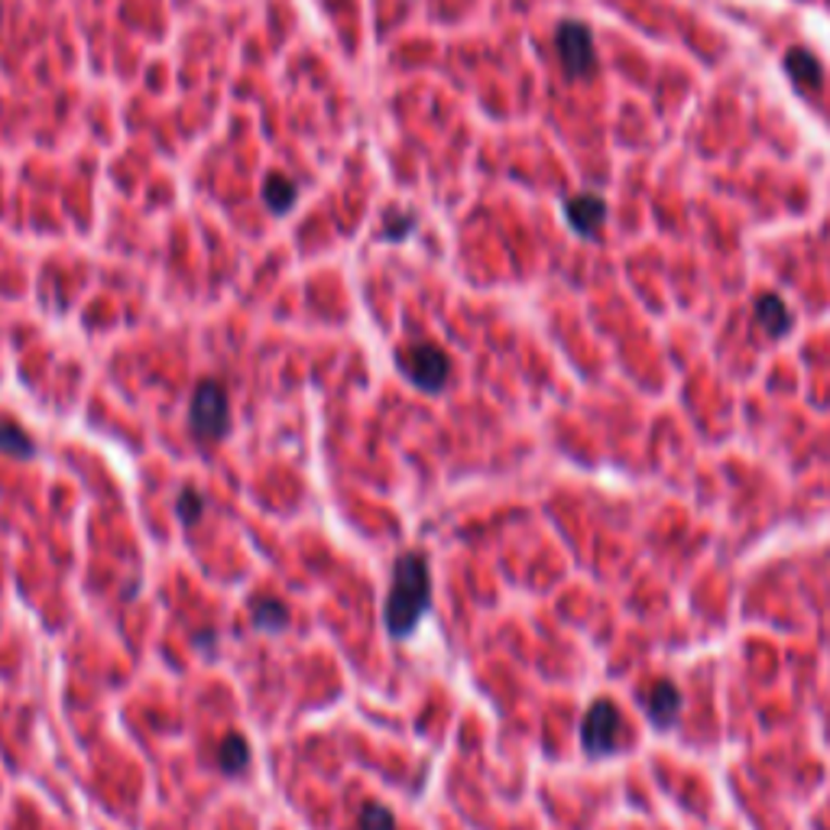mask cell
<instances>
[{
  "mask_svg": "<svg viewBox=\"0 0 830 830\" xmlns=\"http://www.w3.org/2000/svg\"><path fill=\"white\" fill-rule=\"evenodd\" d=\"M0 451L16 454V457H29V454L36 451V444H33V438H29L20 425L0 422Z\"/></svg>",
  "mask_w": 830,
  "mask_h": 830,
  "instance_id": "cell-13",
  "label": "cell"
},
{
  "mask_svg": "<svg viewBox=\"0 0 830 830\" xmlns=\"http://www.w3.org/2000/svg\"><path fill=\"white\" fill-rule=\"evenodd\" d=\"M756 322L772 338H782V335L792 331V312L779 295H759L756 299Z\"/></svg>",
  "mask_w": 830,
  "mask_h": 830,
  "instance_id": "cell-8",
  "label": "cell"
},
{
  "mask_svg": "<svg viewBox=\"0 0 830 830\" xmlns=\"http://www.w3.org/2000/svg\"><path fill=\"white\" fill-rule=\"evenodd\" d=\"M253 622L260 629H282L289 622V611H286V604H279L273 598H260V601H253Z\"/></svg>",
  "mask_w": 830,
  "mask_h": 830,
  "instance_id": "cell-12",
  "label": "cell"
},
{
  "mask_svg": "<svg viewBox=\"0 0 830 830\" xmlns=\"http://www.w3.org/2000/svg\"><path fill=\"white\" fill-rule=\"evenodd\" d=\"M565 214H568V224H571L581 237H594V234L601 230L604 217H607V205H604V199L584 192V196L568 199Z\"/></svg>",
  "mask_w": 830,
  "mask_h": 830,
  "instance_id": "cell-7",
  "label": "cell"
},
{
  "mask_svg": "<svg viewBox=\"0 0 830 830\" xmlns=\"http://www.w3.org/2000/svg\"><path fill=\"white\" fill-rule=\"evenodd\" d=\"M555 46H558L562 65H565V72H568L571 78H588V75H594V68H598V49H594L591 29H588L581 20H565V23L558 26Z\"/></svg>",
  "mask_w": 830,
  "mask_h": 830,
  "instance_id": "cell-5",
  "label": "cell"
},
{
  "mask_svg": "<svg viewBox=\"0 0 830 830\" xmlns=\"http://www.w3.org/2000/svg\"><path fill=\"white\" fill-rule=\"evenodd\" d=\"M192 431L205 441H217L227 435L230 428V403H227V390L217 380H202L196 397H192V410H189Z\"/></svg>",
  "mask_w": 830,
  "mask_h": 830,
  "instance_id": "cell-3",
  "label": "cell"
},
{
  "mask_svg": "<svg viewBox=\"0 0 830 830\" xmlns=\"http://www.w3.org/2000/svg\"><path fill=\"white\" fill-rule=\"evenodd\" d=\"M413 224H415L413 217H406V221H397V224L387 230V237H390V240H400V237H406V230H410Z\"/></svg>",
  "mask_w": 830,
  "mask_h": 830,
  "instance_id": "cell-16",
  "label": "cell"
},
{
  "mask_svg": "<svg viewBox=\"0 0 830 830\" xmlns=\"http://www.w3.org/2000/svg\"><path fill=\"white\" fill-rule=\"evenodd\" d=\"M250 763V746L243 737L230 733L221 746H217V766L227 772V776H240Z\"/></svg>",
  "mask_w": 830,
  "mask_h": 830,
  "instance_id": "cell-10",
  "label": "cell"
},
{
  "mask_svg": "<svg viewBox=\"0 0 830 830\" xmlns=\"http://www.w3.org/2000/svg\"><path fill=\"white\" fill-rule=\"evenodd\" d=\"M400 370L406 374V380L418 387L422 393H441L451 374L448 354L435 344H410L397 354Z\"/></svg>",
  "mask_w": 830,
  "mask_h": 830,
  "instance_id": "cell-2",
  "label": "cell"
},
{
  "mask_svg": "<svg viewBox=\"0 0 830 830\" xmlns=\"http://www.w3.org/2000/svg\"><path fill=\"white\" fill-rule=\"evenodd\" d=\"M642 707L649 714V720L658 727V730H668L675 727L678 714H681V691L668 681V678H658L645 694H642Z\"/></svg>",
  "mask_w": 830,
  "mask_h": 830,
  "instance_id": "cell-6",
  "label": "cell"
},
{
  "mask_svg": "<svg viewBox=\"0 0 830 830\" xmlns=\"http://www.w3.org/2000/svg\"><path fill=\"white\" fill-rule=\"evenodd\" d=\"M176 510H179V519L183 523H199L202 519V510H205V496L199 490H183L179 500H176Z\"/></svg>",
  "mask_w": 830,
  "mask_h": 830,
  "instance_id": "cell-15",
  "label": "cell"
},
{
  "mask_svg": "<svg viewBox=\"0 0 830 830\" xmlns=\"http://www.w3.org/2000/svg\"><path fill=\"white\" fill-rule=\"evenodd\" d=\"M431 607V578L418 552H406L393 568V588L387 598V629L397 639L413 636Z\"/></svg>",
  "mask_w": 830,
  "mask_h": 830,
  "instance_id": "cell-1",
  "label": "cell"
},
{
  "mask_svg": "<svg viewBox=\"0 0 830 830\" xmlns=\"http://www.w3.org/2000/svg\"><path fill=\"white\" fill-rule=\"evenodd\" d=\"M361 830H397V818L387 805L380 802H367L361 808Z\"/></svg>",
  "mask_w": 830,
  "mask_h": 830,
  "instance_id": "cell-14",
  "label": "cell"
},
{
  "mask_svg": "<svg viewBox=\"0 0 830 830\" xmlns=\"http://www.w3.org/2000/svg\"><path fill=\"white\" fill-rule=\"evenodd\" d=\"M295 199H299V189H295L286 176H269V179H266V186H263V202H266L269 211L286 214L289 208L295 205Z\"/></svg>",
  "mask_w": 830,
  "mask_h": 830,
  "instance_id": "cell-11",
  "label": "cell"
},
{
  "mask_svg": "<svg viewBox=\"0 0 830 830\" xmlns=\"http://www.w3.org/2000/svg\"><path fill=\"white\" fill-rule=\"evenodd\" d=\"M785 72L795 78V85H802V88H821V78H825V68H821V62L808 52V49H792L789 55H785Z\"/></svg>",
  "mask_w": 830,
  "mask_h": 830,
  "instance_id": "cell-9",
  "label": "cell"
},
{
  "mask_svg": "<svg viewBox=\"0 0 830 830\" xmlns=\"http://www.w3.org/2000/svg\"><path fill=\"white\" fill-rule=\"evenodd\" d=\"M620 707L611 697H598L581 724V743L591 756H611L620 750Z\"/></svg>",
  "mask_w": 830,
  "mask_h": 830,
  "instance_id": "cell-4",
  "label": "cell"
}]
</instances>
